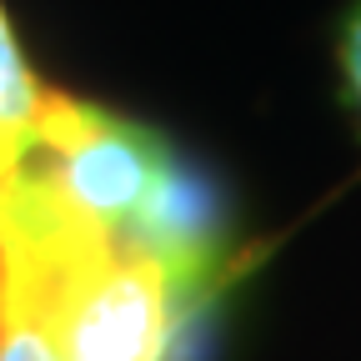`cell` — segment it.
<instances>
[{"instance_id": "6da1fadb", "label": "cell", "mask_w": 361, "mask_h": 361, "mask_svg": "<svg viewBox=\"0 0 361 361\" xmlns=\"http://www.w3.org/2000/svg\"><path fill=\"white\" fill-rule=\"evenodd\" d=\"M191 311L151 251L85 221L35 166L0 180V316L61 361H171Z\"/></svg>"}, {"instance_id": "7a4b0ae2", "label": "cell", "mask_w": 361, "mask_h": 361, "mask_svg": "<svg viewBox=\"0 0 361 361\" xmlns=\"http://www.w3.org/2000/svg\"><path fill=\"white\" fill-rule=\"evenodd\" d=\"M35 151L45 156L35 171L85 216L126 236L141 206L151 201L156 180L171 166V151L146 126L121 121L101 106L71 96H40L35 111Z\"/></svg>"}, {"instance_id": "3957f363", "label": "cell", "mask_w": 361, "mask_h": 361, "mask_svg": "<svg viewBox=\"0 0 361 361\" xmlns=\"http://www.w3.org/2000/svg\"><path fill=\"white\" fill-rule=\"evenodd\" d=\"M126 236L171 271L176 296L191 306L206 296V281L221 261V241H226L221 201L191 166H180L171 156L166 176L156 180L151 201L141 206V216H135V226Z\"/></svg>"}, {"instance_id": "277c9868", "label": "cell", "mask_w": 361, "mask_h": 361, "mask_svg": "<svg viewBox=\"0 0 361 361\" xmlns=\"http://www.w3.org/2000/svg\"><path fill=\"white\" fill-rule=\"evenodd\" d=\"M45 90L30 80L16 35L6 25V11H0V180L11 171H20L25 151L35 146V111H40Z\"/></svg>"}, {"instance_id": "5b68a950", "label": "cell", "mask_w": 361, "mask_h": 361, "mask_svg": "<svg viewBox=\"0 0 361 361\" xmlns=\"http://www.w3.org/2000/svg\"><path fill=\"white\" fill-rule=\"evenodd\" d=\"M0 361H61L56 346L45 341L20 316H0Z\"/></svg>"}, {"instance_id": "8992f818", "label": "cell", "mask_w": 361, "mask_h": 361, "mask_svg": "<svg viewBox=\"0 0 361 361\" xmlns=\"http://www.w3.org/2000/svg\"><path fill=\"white\" fill-rule=\"evenodd\" d=\"M341 66H346L351 101H356V111H361V6L351 11V20H346V35H341Z\"/></svg>"}]
</instances>
